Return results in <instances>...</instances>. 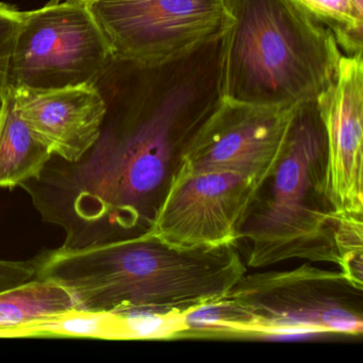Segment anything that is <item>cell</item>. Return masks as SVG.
<instances>
[{
    "instance_id": "6da1fadb",
    "label": "cell",
    "mask_w": 363,
    "mask_h": 363,
    "mask_svg": "<svg viewBox=\"0 0 363 363\" xmlns=\"http://www.w3.org/2000/svg\"><path fill=\"white\" fill-rule=\"evenodd\" d=\"M220 39L154 67L121 63L95 143L75 162L52 156L21 188L61 247H89L148 233L197 130L220 99Z\"/></svg>"
},
{
    "instance_id": "7a4b0ae2",
    "label": "cell",
    "mask_w": 363,
    "mask_h": 363,
    "mask_svg": "<svg viewBox=\"0 0 363 363\" xmlns=\"http://www.w3.org/2000/svg\"><path fill=\"white\" fill-rule=\"evenodd\" d=\"M35 259L37 278L67 289L77 309L109 313L186 314L220 301L247 271L235 244L178 247L150 233Z\"/></svg>"
},
{
    "instance_id": "3957f363",
    "label": "cell",
    "mask_w": 363,
    "mask_h": 363,
    "mask_svg": "<svg viewBox=\"0 0 363 363\" xmlns=\"http://www.w3.org/2000/svg\"><path fill=\"white\" fill-rule=\"evenodd\" d=\"M220 43L223 99L295 107L316 101L342 57L335 38L290 0H225Z\"/></svg>"
},
{
    "instance_id": "277c9868",
    "label": "cell",
    "mask_w": 363,
    "mask_h": 363,
    "mask_svg": "<svg viewBox=\"0 0 363 363\" xmlns=\"http://www.w3.org/2000/svg\"><path fill=\"white\" fill-rule=\"evenodd\" d=\"M337 212L327 178L324 126L316 101L295 107L279 159L257 191L240 239L247 264L263 269L286 260L339 265Z\"/></svg>"
},
{
    "instance_id": "5b68a950",
    "label": "cell",
    "mask_w": 363,
    "mask_h": 363,
    "mask_svg": "<svg viewBox=\"0 0 363 363\" xmlns=\"http://www.w3.org/2000/svg\"><path fill=\"white\" fill-rule=\"evenodd\" d=\"M199 337L361 335L363 289L341 271L301 264L245 274L220 301L191 312Z\"/></svg>"
},
{
    "instance_id": "8992f818",
    "label": "cell",
    "mask_w": 363,
    "mask_h": 363,
    "mask_svg": "<svg viewBox=\"0 0 363 363\" xmlns=\"http://www.w3.org/2000/svg\"><path fill=\"white\" fill-rule=\"evenodd\" d=\"M114 65L109 44L86 1L50 0L21 13L7 84L31 90L97 84Z\"/></svg>"
},
{
    "instance_id": "52a82bcc",
    "label": "cell",
    "mask_w": 363,
    "mask_h": 363,
    "mask_svg": "<svg viewBox=\"0 0 363 363\" xmlns=\"http://www.w3.org/2000/svg\"><path fill=\"white\" fill-rule=\"evenodd\" d=\"M116 62L154 67L220 39L225 0H88Z\"/></svg>"
},
{
    "instance_id": "ba28073f",
    "label": "cell",
    "mask_w": 363,
    "mask_h": 363,
    "mask_svg": "<svg viewBox=\"0 0 363 363\" xmlns=\"http://www.w3.org/2000/svg\"><path fill=\"white\" fill-rule=\"evenodd\" d=\"M259 188L241 174L195 171L182 160L148 233L178 247L235 244Z\"/></svg>"
},
{
    "instance_id": "9c48e42d",
    "label": "cell",
    "mask_w": 363,
    "mask_h": 363,
    "mask_svg": "<svg viewBox=\"0 0 363 363\" xmlns=\"http://www.w3.org/2000/svg\"><path fill=\"white\" fill-rule=\"evenodd\" d=\"M295 107L220 97L184 161L195 171L241 174L261 186L279 159Z\"/></svg>"
},
{
    "instance_id": "30bf717a",
    "label": "cell",
    "mask_w": 363,
    "mask_h": 363,
    "mask_svg": "<svg viewBox=\"0 0 363 363\" xmlns=\"http://www.w3.org/2000/svg\"><path fill=\"white\" fill-rule=\"evenodd\" d=\"M316 105L326 137L331 201L339 213L363 216L362 54L342 55Z\"/></svg>"
},
{
    "instance_id": "8fae6325",
    "label": "cell",
    "mask_w": 363,
    "mask_h": 363,
    "mask_svg": "<svg viewBox=\"0 0 363 363\" xmlns=\"http://www.w3.org/2000/svg\"><path fill=\"white\" fill-rule=\"evenodd\" d=\"M12 90L21 118L52 156L75 162L99 137L108 104L97 84Z\"/></svg>"
},
{
    "instance_id": "7c38bea8",
    "label": "cell",
    "mask_w": 363,
    "mask_h": 363,
    "mask_svg": "<svg viewBox=\"0 0 363 363\" xmlns=\"http://www.w3.org/2000/svg\"><path fill=\"white\" fill-rule=\"evenodd\" d=\"M52 157L21 118L13 90L8 86L0 107V189L18 188L39 177Z\"/></svg>"
},
{
    "instance_id": "4fadbf2b",
    "label": "cell",
    "mask_w": 363,
    "mask_h": 363,
    "mask_svg": "<svg viewBox=\"0 0 363 363\" xmlns=\"http://www.w3.org/2000/svg\"><path fill=\"white\" fill-rule=\"evenodd\" d=\"M74 309L75 299L67 289L35 278L0 292V337H23L29 327Z\"/></svg>"
},
{
    "instance_id": "5bb4252c",
    "label": "cell",
    "mask_w": 363,
    "mask_h": 363,
    "mask_svg": "<svg viewBox=\"0 0 363 363\" xmlns=\"http://www.w3.org/2000/svg\"><path fill=\"white\" fill-rule=\"evenodd\" d=\"M331 31L346 55L363 52V0H290Z\"/></svg>"
},
{
    "instance_id": "9a60e30c",
    "label": "cell",
    "mask_w": 363,
    "mask_h": 363,
    "mask_svg": "<svg viewBox=\"0 0 363 363\" xmlns=\"http://www.w3.org/2000/svg\"><path fill=\"white\" fill-rule=\"evenodd\" d=\"M116 315L74 309L29 327L23 337H90L113 340Z\"/></svg>"
},
{
    "instance_id": "2e32d148",
    "label": "cell",
    "mask_w": 363,
    "mask_h": 363,
    "mask_svg": "<svg viewBox=\"0 0 363 363\" xmlns=\"http://www.w3.org/2000/svg\"><path fill=\"white\" fill-rule=\"evenodd\" d=\"M35 259L28 261L0 259V292L37 278Z\"/></svg>"
},
{
    "instance_id": "e0dca14e",
    "label": "cell",
    "mask_w": 363,
    "mask_h": 363,
    "mask_svg": "<svg viewBox=\"0 0 363 363\" xmlns=\"http://www.w3.org/2000/svg\"><path fill=\"white\" fill-rule=\"evenodd\" d=\"M82 1H88V0H82Z\"/></svg>"
}]
</instances>
